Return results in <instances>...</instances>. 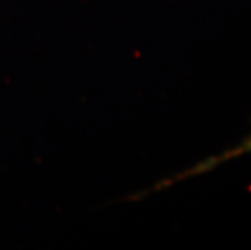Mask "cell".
Wrapping results in <instances>:
<instances>
[{"label": "cell", "instance_id": "6da1fadb", "mask_svg": "<svg viewBox=\"0 0 251 250\" xmlns=\"http://www.w3.org/2000/svg\"><path fill=\"white\" fill-rule=\"evenodd\" d=\"M247 154H251V130L235 146H232V148H228V150H226V151L216 154V156H211V158L204 159V161H201L200 164H196V166L188 169V171H185V172H181L180 175H177V177H175L174 180H164V182L161 185H157L156 189L165 187V185H170V184L177 182V180L190 179V177H193V175H198V174L209 172V171H212V169L222 166V164H226L228 161H233V159H237L240 156H247Z\"/></svg>", "mask_w": 251, "mask_h": 250}]
</instances>
